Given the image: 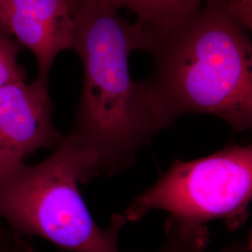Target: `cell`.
Here are the masks:
<instances>
[{
    "mask_svg": "<svg viewBox=\"0 0 252 252\" xmlns=\"http://www.w3.org/2000/svg\"><path fill=\"white\" fill-rule=\"evenodd\" d=\"M0 34L15 36L29 49L37 63L36 79L48 81L57 55L74 44L69 0H5Z\"/></svg>",
    "mask_w": 252,
    "mask_h": 252,
    "instance_id": "cell-6",
    "label": "cell"
},
{
    "mask_svg": "<svg viewBox=\"0 0 252 252\" xmlns=\"http://www.w3.org/2000/svg\"><path fill=\"white\" fill-rule=\"evenodd\" d=\"M29 243L12 235V242L3 243L0 238V252H29Z\"/></svg>",
    "mask_w": 252,
    "mask_h": 252,
    "instance_id": "cell-10",
    "label": "cell"
},
{
    "mask_svg": "<svg viewBox=\"0 0 252 252\" xmlns=\"http://www.w3.org/2000/svg\"><path fill=\"white\" fill-rule=\"evenodd\" d=\"M4 4H5V0H0V19H1V15H2V10L4 8Z\"/></svg>",
    "mask_w": 252,
    "mask_h": 252,
    "instance_id": "cell-11",
    "label": "cell"
},
{
    "mask_svg": "<svg viewBox=\"0 0 252 252\" xmlns=\"http://www.w3.org/2000/svg\"><path fill=\"white\" fill-rule=\"evenodd\" d=\"M53 110L48 81L36 78L0 88V177L24 163L28 155L62 140Z\"/></svg>",
    "mask_w": 252,
    "mask_h": 252,
    "instance_id": "cell-5",
    "label": "cell"
},
{
    "mask_svg": "<svg viewBox=\"0 0 252 252\" xmlns=\"http://www.w3.org/2000/svg\"><path fill=\"white\" fill-rule=\"evenodd\" d=\"M166 235V241L162 245V248L158 252H200L171 234ZM251 240H239L234 243L230 244L220 252H251Z\"/></svg>",
    "mask_w": 252,
    "mask_h": 252,
    "instance_id": "cell-9",
    "label": "cell"
},
{
    "mask_svg": "<svg viewBox=\"0 0 252 252\" xmlns=\"http://www.w3.org/2000/svg\"><path fill=\"white\" fill-rule=\"evenodd\" d=\"M115 8L132 11L145 29L162 34L189 18L207 0H108Z\"/></svg>",
    "mask_w": 252,
    "mask_h": 252,
    "instance_id": "cell-7",
    "label": "cell"
},
{
    "mask_svg": "<svg viewBox=\"0 0 252 252\" xmlns=\"http://www.w3.org/2000/svg\"><path fill=\"white\" fill-rule=\"evenodd\" d=\"M252 198V145H231L193 161H174L123 216L128 222L165 211L166 234L202 252L209 240L207 223L222 220L229 231L238 230L249 218Z\"/></svg>",
    "mask_w": 252,
    "mask_h": 252,
    "instance_id": "cell-4",
    "label": "cell"
},
{
    "mask_svg": "<svg viewBox=\"0 0 252 252\" xmlns=\"http://www.w3.org/2000/svg\"><path fill=\"white\" fill-rule=\"evenodd\" d=\"M153 35L147 80L167 126L185 114H207L235 132L252 126V44L249 30L225 11L202 8Z\"/></svg>",
    "mask_w": 252,
    "mask_h": 252,
    "instance_id": "cell-2",
    "label": "cell"
},
{
    "mask_svg": "<svg viewBox=\"0 0 252 252\" xmlns=\"http://www.w3.org/2000/svg\"><path fill=\"white\" fill-rule=\"evenodd\" d=\"M29 252H36L30 244H29Z\"/></svg>",
    "mask_w": 252,
    "mask_h": 252,
    "instance_id": "cell-12",
    "label": "cell"
},
{
    "mask_svg": "<svg viewBox=\"0 0 252 252\" xmlns=\"http://www.w3.org/2000/svg\"><path fill=\"white\" fill-rule=\"evenodd\" d=\"M18 42L0 34V88L17 81H26L27 73L18 63Z\"/></svg>",
    "mask_w": 252,
    "mask_h": 252,
    "instance_id": "cell-8",
    "label": "cell"
},
{
    "mask_svg": "<svg viewBox=\"0 0 252 252\" xmlns=\"http://www.w3.org/2000/svg\"><path fill=\"white\" fill-rule=\"evenodd\" d=\"M83 82L69 132L99 158L100 172L114 175L167 127L147 81H136L129 58L149 52L153 35L123 18L108 0H69Z\"/></svg>",
    "mask_w": 252,
    "mask_h": 252,
    "instance_id": "cell-1",
    "label": "cell"
},
{
    "mask_svg": "<svg viewBox=\"0 0 252 252\" xmlns=\"http://www.w3.org/2000/svg\"><path fill=\"white\" fill-rule=\"evenodd\" d=\"M34 165L22 163L0 177V219L15 237L39 236L64 252H120L123 214L100 228L80 191L100 172L99 158L70 133Z\"/></svg>",
    "mask_w": 252,
    "mask_h": 252,
    "instance_id": "cell-3",
    "label": "cell"
}]
</instances>
